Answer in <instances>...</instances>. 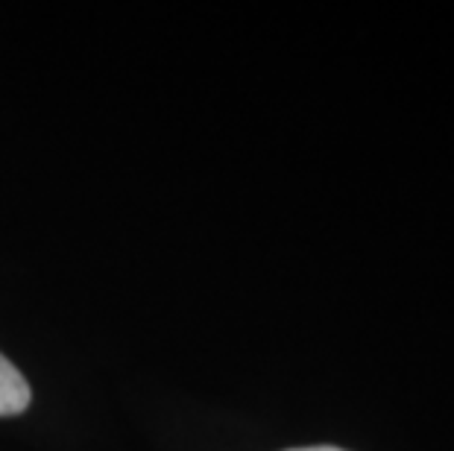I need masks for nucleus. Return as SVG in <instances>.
<instances>
[{"label":"nucleus","instance_id":"obj_2","mask_svg":"<svg viewBox=\"0 0 454 451\" xmlns=\"http://www.w3.org/2000/svg\"><path fill=\"white\" fill-rule=\"evenodd\" d=\"M294 451H343V448H332V446H317V448H294Z\"/></svg>","mask_w":454,"mask_h":451},{"label":"nucleus","instance_id":"obj_1","mask_svg":"<svg viewBox=\"0 0 454 451\" xmlns=\"http://www.w3.org/2000/svg\"><path fill=\"white\" fill-rule=\"evenodd\" d=\"M30 408V384L0 354V416H18Z\"/></svg>","mask_w":454,"mask_h":451}]
</instances>
